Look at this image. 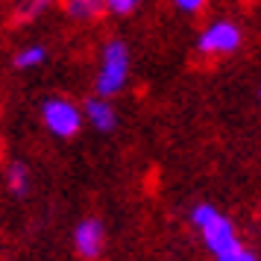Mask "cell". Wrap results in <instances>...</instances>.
Segmentation results:
<instances>
[{
    "label": "cell",
    "instance_id": "ba28073f",
    "mask_svg": "<svg viewBox=\"0 0 261 261\" xmlns=\"http://www.w3.org/2000/svg\"><path fill=\"white\" fill-rule=\"evenodd\" d=\"M47 62V47L44 44H24L12 56V65L18 71H33V68H41Z\"/></svg>",
    "mask_w": 261,
    "mask_h": 261
},
{
    "label": "cell",
    "instance_id": "8fae6325",
    "mask_svg": "<svg viewBox=\"0 0 261 261\" xmlns=\"http://www.w3.org/2000/svg\"><path fill=\"white\" fill-rule=\"evenodd\" d=\"M103 3H106V15H112V18H129V15H135L141 9L144 0H103Z\"/></svg>",
    "mask_w": 261,
    "mask_h": 261
},
{
    "label": "cell",
    "instance_id": "8992f818",
    "mask_svg": "<svg viewBox=\"0 0 261 261\" xmlns=\"http://www.w3.org/2000/svg\"><path fill=\"white\" fill-rule=\"evenodd\" d=\"M83 115H85V123L97 132H112L118 126V112L112 106V100L106 97H88L83 103Z\"/></svg>",
    "mask_w": 261,
    "mask_h": 261
},
{
    "label": "cell",
    "instance_id": "5b68a950",
    "mask_svg": "<svg viewBox=\"0 0 261 261\" xmlns=\"http://www.w3.org/2000/svg\"><path fill=\"white\" fill-rule=\"evenodd\" d=\"M73 247L83 255L85 261H94L103 255V247H106V229L97 217H85L76 223L73 229Z\"/></svg>",
    "mask_w": 261,
    "mask_h": 261
},
{
    "label": "cell",
    "instance_id": "9c48e42d",
    "mask_svg": "<svg viewBox=\"0 0 261 261\" xmlns=\"http://www.w3.org/2000/svg\"><path fill=\"white\" fill-rule=\"evenodd\" d=\"M6 188L12 191L15 197H24L30 188V170L24 162H9L6 165Z\"/></svg>",
    "mask_w": 261,
    "mask_h": 261
},
{
    "label": "cell",
    "instance_id": "7a4b0ae2",
    "mask_svg": "<svg viewBox=\"0 0 261 261\" xmlns=\"http://www.w3.org/2000/svg\"><path fill=\"white\" fill-rule=\"evenodd\" d=\"M191 223L200 229L202 241H205V247H208L214 258H220L226 252H232L235 247H241L232 220L226 214H220L214 205H208V202H197L191 208Z\"/></svg>",
    "mask_w": 261,
    "mask_h": 261
},
{
    "label": "cell",
    "instance_id": "4fadbf2b",
    "mask_svg": "<svg viewBox=\"0 0 261 261\" xmlns=\"http://www.w3.org/2000/svg\"><path fill=\"white\" fill-rule=\"evenodd\" d=\"M214 261H258V258H255L244 244H241V247H235L232 252H226V255H220V258H214Z\"/></svg>",
    "mask_w": 261,
    "mask_h": 261
},
{
    "label": "cell",
    "instance_id": "277c9868",
    "mask_svg": "<svg viewBox=\"0 0 261 261\" xmlns=\"http://www.w3.org/2000/svg\"><path fill=\"white\" fill-rule=\"evenodd\" d=\"M241 41H244L241 27L235 21H229V18H217V21H212V24H205L200 30L194 47L202 56H232L241 47Z\"/></svg>",
    "mask_w": 261,
    "mask_h": 261
},
{
    "label": "cell",
    "instance_id": "30bf717a",
    "mask_svg": "<svg viewBox=\"0 0 261 261\" xmlns=\"http://www.w3.org/2000/svg\"><path fill=\"white\" fill-rule=\"evenodd\" d=\"M53 3H56V0H15L12 18L15 21H21V24H27V21L38 18L41 12H47Z\"/></svg>",
    "mask_w": 261,
    "mask_h": 261
},
{
    "label": "cell",
    "instance_id": "6da1fadb",
    "mask_svg": "<svg viewBox=\"0 0 261 261\" xmlns=\"http://www.w3.org/2000/svg\"><path fill=\"white\" fill-rule=\"evenodd\" d=\"M132 71V53L129 44L120 38H109L103 50H100V62H97V76H94V94L112 100L120 94L126 83H129Z\"/></svg>",
    "mask_w": 261,
    "mask_h": 261
},
{
    "label": "cell",
    "instance_id": "52a82bcc",
    "mask_svg": "<svg viewBox=\"0 0 261 261\" xmlns=\"http://www.w3.org/2000/svg\"><path fill=\"white\" fill-rule=\"evenodd\" d=\"M62 12L71 21H97L100 15H106L103 0H62Z\"/></svg>",
    "mask_w": 261,
    "mask_h": 261
},
{
    "label": "cell",
    "instance_id": "7c38bea8",
    "mask_svg": "<svg viewBox=\"0 0 261 261\" xmlns=\"http://www.w3.org/2000/svg\"><path fill=\"white\" fill-rule=\"evenodd\" d=\"M205 3H208V0H170V6L182 15H200L202 9H205Z\"/></svg>",
    "mask_w": 261,
    "mask_h": 261
},
{
    "label": "cell",
    "instance_id": "3957f363",
    "mask_svg": "<svg viewBox=\"0 0 261 261\" xmlns=\"http://www.w3.org/2000/svg\"><path fill=\"white\" fill-rule=\"evenodd\" d=\"M41 123L56 138H73L80 132V126L85 123V115L68 97H47L41 103Z\"/></svg>",
    "mask_w": 261,
    "mask_h": 261
},
{
    "label": "cell",
    "instance_id": "5bb4252c",
    "mask_svg": "<svg viewBox=\"0 0 261 261\" xmlns=\"http://www.w3.org/2000/svg\"><path fill=\"white\" fill-rule=\"evenodd\" d=\"M258 100H261V83H258Z\"/></svg>",
    "mask_w": 261,
    "mask_h": 261
}]
</instances>
